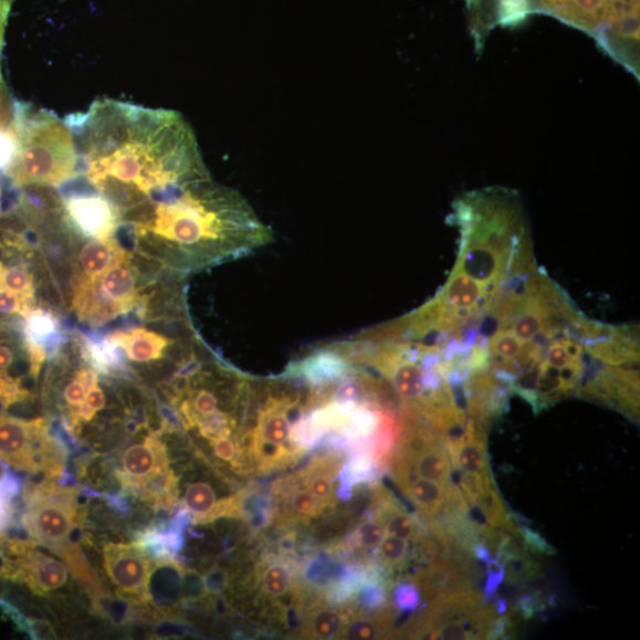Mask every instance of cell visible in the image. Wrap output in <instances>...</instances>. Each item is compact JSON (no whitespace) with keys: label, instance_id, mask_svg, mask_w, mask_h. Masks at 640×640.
<instances>
[{"label":"cell","instance_id":"f1b7e54d","mask_svg":"<svg viewBox=\"0 0 640 640\" xmlns=\"http://www.w3.org/2000/svg\"><path fill=\"white\" fill-rule=\"evenodd\" d=\"M377 548H379L380 560L387 566H398L406 560L408 554L407 541L388 534Z\"/></svg>","mask_w":640,"mask_h":640},{"label":"cell","instance_id":"5bb4252c","mask_svg":"<svg viewBox=\"0 0 640 640\" xmlns=\"http://www.w3.org/2000/svg\"><path fill=\"white\" fill-rule=\"evenodd\" d=\"M392 470H400L415 478L437 482L444 486H452V462L448 452L447 441L440 442L423 451L409 461L394 459Z\"/></svg>","mask_w":640,"mask_h":640},{"label":"cell","instance_id":"5b68a950","mask_svg":"<svg viewBox=\"0 0 640 640\" xmlns=\"http://www.w3.org/2000/svg\"><path fill=\"white\" fill-rule=\"evenodd\" d=\"M147 282L126 249L106 270L92 275H73L72 309L77 319L93 327L147 308Z\"/></svg>","mask_w":640,"mask_h":640},{"label":"cell","instance_id":"d6a6232c","mask_svg":"<svg viewBox=\"0 0 640 640\" xmlns=\"http://www.w3.org/2000/svg\"><path fill=\"white\" fill-rule=\"evenodd\" d=\"M0 213H2V188H0Z\"/></svg>","mask_w":640,"mask_h":640},{"label":"cell","instance_id":"d6986e66","mask_svg":"<svg viewBox=\"0 0 640 640\" xmlns=\"http://www.w3.org/2000/svg\"><path fill=\"white\" fill-rule=\"evenodd\" d=\"M379 505L381 506L379 520L384 524L386 534L405 541H412L418 537L416 521L402 512L398 505L390 503L385 495H382Z\"/></svg>","mask_w":640,"mask_h":640},{"label":"cell","instance_id":"603a6c76","mask_svg":"<svg viewBox=\"0 0 640 640\" xmlns=\"http://www.w3.org/2000/svg\"><path fill=\"white\" fill-rule=\"evenodd\" d=\"M536 12L533 0H497L496 22L502 27H517Z\"/></svg>","mask_w":640,"mask_h":640},{"label":"cell","instance_id":"d4e9b609","mask_svg":"<svg viewBox=\"0 0 640 640\" xmlns=\"http://www.w3.org/2000/svg\"><path fill=\"white\" fill-rule=\"evenodd\" d=\"M15 154H18V135H15L13 120H2L0 122V174L9 170Z\"/></svg>","mask_w":640,"mask_h":640},{"label":"cell","instance_id":"8992f818","mask_svg":"<svg viewBox=\"0 0 640 640\" xmlns=\"http://www.w3.org/2000/svg\"><path fill=\"white\" fill-rule=\"evenodd\" d=\"M67 455V448L52 433L51 421L27 420L0 410V463L55 480L64 474Z\"/></svg>","mask_w":640,"mask_h":640},{"label":"cell","instance_id":"484cf974","mask_svg":"<svg viewBox=\"0 0 640 640\" xmlns=\"http://www.w3.org/2000/svg\"><path fill=\"white\" fill-rule=\"evenodd\" d=\"M386 531L382 522L377 520H368L358 525L353 539L355 545L360 549L376 548L381 544Z\"/></svg>","mask_w":640,"mask_h":640},{"label":"cell","instance_id":"3957f363","mask_svg":"<svg viewBox=\"0 0 640 640\" xmlns=\"http://www.w3.org/2000/svg\"><path fill=\"white\" fill-rule=\"evenodd\" d=\"M13 125L18 154L6 172L18 187H60L80 174L71 127L45 109L15 104Z\"/></svg>","mask_w":640,"mask_h":640},{"label":"cell","instance_id":"44dd1931","mask_svg":"<svg viewBox=\"0 0 640 640\" xmlns=\"http://www.w3.org/2000/svg\"><path fill=\"white\" fill-rule=\"evenodd\" d=\"M9 290L36 302L34 275L24 265L7 266L0 260V291Z\"/></svg>","mask_w":640,"mask_h":640},{"label":"cell","instance_id":"4316f807","mask_svg":"<svg viewBox=\"0 0 640 640\" xmlns=\"http://www.w3.org/2000/svg\"><path fill=\"white\" fill-rule=\"evenodd\" d=\"M374 459L370 454H360L352 459L346 469L343 470V482L347 485L367 482L374 475Z\"/></svg>","mask_w":640,"mask_h":640},{"label":"cell","instance_id":"7a4b0ae2","mask_svg":"<svg viewBox=\"0 0 640 640\" xmlns=\"http://www.w3.org/2000/svg\"><path fill=\"white\" fill-rule=\"evenodd\" d=\"M120 225L143 256L180 277L251 254L273 240L249 202L210 175L162 190L126 213Z\"/></svg>","mask_w":640,"mask_h":640},{"label":"cell","instance_id":"9c48e42d","mask_svg":"<svg viewBox=\"0 0 640 640\" xmlns=\"http://www.w3.org/2000/svg\"><path fill=\"white\" fill-rule=\"evenodd\" d=\"M63 212L74 231L87 239H111L120 228L118 211L101 193L72 192L64 197Z\"/></svg>","mask_w":640,"mask_h":640},{"label":"cell","instance_id":"2e32d148","mask_svg":"<svg viewBox=\"0 0 640 640\" xmlns=\"http://www.w3.org/2000/svg\"><path fill=\"white\" fill-rule=\"evenodd\" d=\"M356 617L352 611L316 606L305 617L302 634L311 639L343 638L348 623Z\"/></svg>","mask_w":640,"mask_h":640},{"label":"cell","instance_id":"ffe728a7","mask_svg":"<svg viewBox=\"0 0 640 640\" xmlns=\"http://www.w3.org/2000/svg\"><path fill=\"white\" fill-rule=\"evenodd\" d=\"M293 577L290 567L281 562L265 566L260 576V588L267 598H282L290 592Z\"/></svg>","mask_w":640,"mask_h":640},{"label":"cell","instance_id":"8fae6325","mask_svg":"<svg viewBox=\"0 0 640 640\" xmlns=\"http://www.w3.org/2000/svg\"><path fill=\"white\" fill-rule=\"evenodd\" d=\"M392 475L403 494L418 507V512L426 520H434L444 508L451 507L462 494V491L454 484L444 486L433 481L415 478L400 470H392Z\"/></svg>","mask_w":640,"mask_h":640},{"label":"cell","instance_id":"cb8c5ba5","mask_svg":"<svg viewBox=\"0 0 640 640\" xmlns=\"http://www.w3.org/2000/svg\"><path fill=\"white\" fill-rule=\"evenodd\" d=\"M523 342L511 329H500L486 343L490 355L503 359H515L521 353Z\"/></svg>","mask_w":640,"mask_h":640},{"label":"cell","instance_id":"e0dca14e","mask_svg":"<svg viewBox=\"0 0 640 640\" xmlns=\"http://www.w3.org/2000/svg\"><path fill=\"white\" fill-rule=\"evenodd\" d=\"M23 339L39 344L53 356L62 346L60 322L53 312L42 307L32 309L24 321Z\"/></svg>","mask_w":640,"mask_h":640},{"label":"cell","instance_id":"f546056e","mask_svg":"<svg viewBox=\"0 0 640 640\" xmlns=\"http://www.w3.org/2000/svg\"><path fill=\"white\" fill-rule=\"evenodd\" d=\"M15 359H18V355H15L13 350V344L9 339L0 337V374L14 376L11 371L15 366ZM20 379H22V377H20Z\"/></svg>","mask_w":640,"mask_h":640},{"label":"cell","instance_id":"52a82bcc","mask_svg":"<svg viewBox=\"0 0 640 640\" xmlns=\"http://www.w3.org/2000/svg\"><path fill=\"white\" fill-rule=\"evenodd\" d=\"M103 568L114 592L129 604L149 607L155 567L150 554L138 543H109L102 550Z\"/></svg>","mask_w":640,"mask_h":640},{"label":"cell","instance_id":"ac0fdd59","mask_svg":"<svg viewBox=\"0 0 640 640\" xmlns=\"http://www.w3.org/2000/svg\"><path fill=\"white\" fill-rule=\"evenodd\" d=\"M219 504L216 490L207 482H193L185 491V511L195 524L216 521Z\"/></svg>","mask_w":640,"mask_h":640},{"label":"cell","instance_id":"4dcf8cb0","mask_svg":"<svg viewBox=\"0 0 640 640\" xmlns=\"http://www.w3.org/2000/svg\"><path fill=\"white\" fill-rule=\"evenodd\" d=\"M397 601L399 607L403 610L415 609L419 602V596L413 587L403 586L399 588L397 594Z\"/></svg>","mask_w":640,"mask_h":640},{"label":"cell","instance_id":"277c9868","mask_svg":"<svg viewBox=\"0 0 640 640\" xmlns=\"http://www.w3.org/2000/svg\"><path fill=\"white\" fill-rule=\"evenodd\" d=\"M22 525L29 537L55 553L73 573L91 598L101 601L108 597L72 536L81 522L78 491L44 480L28 485L23 492Z\"/></svg>","mask_w":640,"mask_h":640},{"label":"cell","instance_id":"7402d4cb","mask_svg":"<svg viewBox=\"0 0 640 640\" xmlns=\"http://www.w3.org/2000/svg\"><path fill=\"white\" fill-rule=\"evenodd\" d=\"M287 507L292 517L309 520L318 517L326 506L312 495L305 486L300 489L298 484H295L292 485L287 494Z\"/></svg>","mask_w":640,"mask_h":640},{"label":"cell","instance_id":"7c38bea8","mask_svg":"<svg viewBox=\"0 0 640 640\" xmlns=\"http://www.w3.org/2000/svg\"><path fill=\"white\" fill-rule=\"evenodd\" d=\"M438 295L463 325L475 317L480 308L485 311L492 301L486 288L458 266H454L445 287Z\"/></svg>","mask_w":640,"mask_h":640},{"label":"cell","instance_id":"4fadbf2b","mask_svg":"<svg viewBox=\"0 0 640 640\" xmlns=\"http://www.w3.org/2000/svg\"><path fill=\"white\" fill-rule=\"evenodd\" d=\"M113 346L123 352L133 363L154 364L167 357V353L176 346V342L144 327L119 331L105 337Z\"/></svg>","mask_w":640,"mask_h":640},{"label":"cell","instance_id":"83f0119b","mask_svg":"<svg viewBox=\"0 0 640 640\" xmlns=\"http://www.w3.org/2000/svg\"><path fill=\"white\" fill-rule=\"evenodd\" d=\"M35 304L36 302H32L12 291H0V314L2 315H18L25 319L30 315V312L36 308Z\"/></svg>","mask_w":640,"mask_h":640},{"label":"cell","instance_id":"1f68e13d","mask_svg":"<svg viewBox=\"0 0 640 640\" xmlns=\"http://www.w3.org/2000/svg\"><path fill=\"white\" fill-rule=\"evenodd\" d=\"M12 501L0 492V533L4 532L13 520Z\"/></svg>","mask_w":640,"mask_h":640},{"label":"cell","instance_id":"ba28073f","mask_svg":"<svg viewBox=\"0 0 640 640\" xmlns=\"http://www.w3.org/2000/svg\"><path fill=\"white\" fill-rule=\"evenodd\" d=\"M594 38L605 53L639 77V0H612Z\"/></svg>","mask_w":640,"mask_h":640},{"label":"cell","instance_id":"30bf717a","mask_svg":"<svg viewBox=\"0 0 640 640\" xmlns=\"http://www.w3.org/2000/svg\"><path fill=\"white\" fill-rule=\"evenodd\" d=\"M612 0H537L536 12H544L563 23L595 36L609 14Z\"/></svg>","mask_w":640,"mask_h":640},{"label":"cell","instance_id":"9a60e30c","mask_svg":"<svg viewBox=\"0 0 640 640\" xmlns=\"http://www.w3.org/2000/svg\"><path fill=\"white\" fill-rule=\"evenodd\" d=\"M340 470V459L322 455L314 459L302 473V484L325 506L335 503V478Z\"/></svg>","mask_w":640,"mask_h":640},{"label":"cell","instance_id":"6da1fadb","mask_svg":"<svg viewBox=\"0 0 640 640\" xmlns=\"http://www.w3.org/2000/svg\"><path fill=\"white\" fill-rule=\"evenodd\" d=\"M64 122L81 171L119 219L158 190L209 175L192 128L175 111L101 101Z\"/></svg>","mask_w":640,"mask_h":640}]
</instances>
